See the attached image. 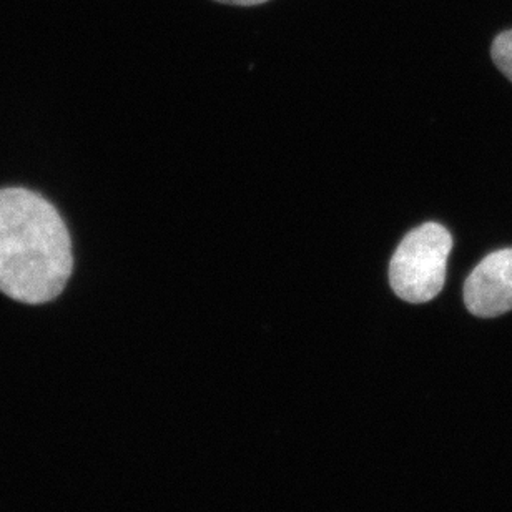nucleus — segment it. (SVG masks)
<instances>
[{
	"mask_svg": "<svg viewBox=\"0 0 512 512\" xmlns=\"http://www.w3.org/2000/svg\"><path fill=\"white\" fill-rule=\"evenodd\" d=\"M464 303L479 318H496L512 310V248L491 253L464 283Z\"/></svg>",
	"mask_w": 512,
	"mask_h": 512,
	"instance_id": "3",
	"label": "nucleus"
},
{
	"mask_svg": "<svg viewBox=\"0 0 512 512\" xmlns=\"http://www.w3.org/2000/svg\"><path fill=\"white\" fill-rule=\"evenodd\" d=\"M453 250L451 233L439 223H424L403 238L389 263L394 293L408 303H428L441 293L446 263Z\"/></svg>",
	"mask_w": 512,
	"mask_h": 512,
	"instance_id": "2",
	"label": "nucleus"
},
{
	"mask_svg": "<svg viewBox=\"0 0 512 512\" xmlns=\"http://www.w3.org/2000/svg\"><path fill=\"white\" fill-rule=\"evenodd\" d=\"M491 55L494 64L512 82V29L504 30L494 39Z\"/></svg>",
	"mask_w": 512,
	"mask_h": 512,
	"instance_id": "4",
	"label": "nucleus"
},
{
	"mask_svg": "<svg viewBox=\"0 0 512 512\" xmlns=\"http://www.w3.org/2000/svg\"><path fill=\"white\" fill-rule=\"evenodd\" d=\"M213 2L222 5H230V7H243V9H248V7L266 4V2H270V0H213Z\"/></svg>",
	"mask_w": 512,
	"mask_h": 512,
	"instance_id": "5",
	"label": "nucleus"
},
{
	"mask_svg": "<svg viewBox=\"0 0 512 512\" xmlns=\"http://www.w3.org/2000/svg\"><path fill=\"white\" fill-rule=\"evenodd\" d=\"M72 268L69 228L57 208L27 188H0V291L44 305L65 290Z\"/></svg>",
	"mask_w": 512,
	"mask_h": 512,
	"instance_id": "1",
	"label": "nucleus"
}]
</instances>
